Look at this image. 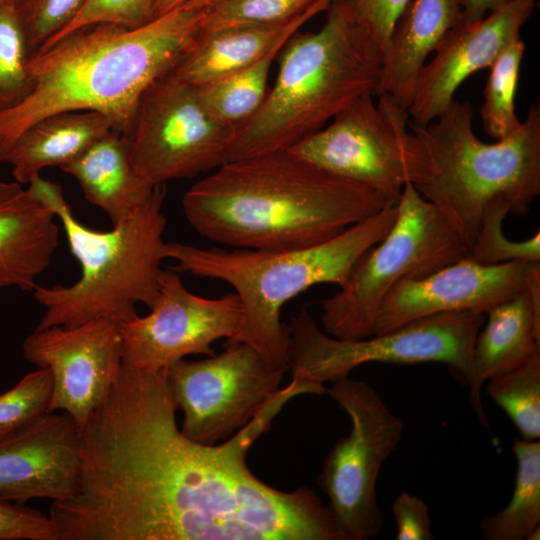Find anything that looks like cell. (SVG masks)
Segmentation results:
<instances>
[{"mask_svg":"<svg viewBox=\"0 0 540 540\" xmlns=\"http://www.w3.org/2000/svg\"><path fill=\"white\" fill-rule=\"evenodd\" d=\"M511 449L517 461L512 497L480 521L485 540H526L540 526V441L516 438Z\"/></svg>","mask_w":540,"mask_h":540,"instance_id":"d4e9b609","label":"cell"},{"mask_svg":"<svg viewBox=\"0 0 540 540\" xmlns=\"http://www.w3.org/2000/svg\"><path fill=\"white\" fill-rule=\"evenodd\" d=\"M79 428L66 412H47L0 442V499L64 500L80 473Z\"/></svg>","mask_w":540,"mask_h":540,"instance_id":"ac0fdd59","label":"cell"},{"mask_svg":"<svg viewBox=\"0 0 540 540\" xmlns=\"http://www.w3.org/2000/svg\"><path fill=\"white\" fill-rule=\"evenodd\" d=\"M28 184V190L55 213L81 268L79 279L69 286L37 285L33 289L34 299L45 308L35 329L74 327L95 319L121 325L138 316V304L150 308L166 259L165 184L158 185L143 206L108 231L82 224L59 184L40 174Z\"/></svg>","mask_w":540,"mask_h":540,"instance_id":"8992f818","label":"cell"},{"mask_svg":"<svg viewBox=\"0 0 540 540\" xmlns=\"http://www.w3.org/2000/svg\"><path fill=\"white\" fill-rule=\"evenodd\" d=\"M391 204L288 150L226 162L182 198L188 223L205 239L271 251L320 244Z\"/></svg>","mask_w":540,"mask_h":540,"instance_id":"7a4b0ae2","label":"cell"},{"mask_svg":"<svg viewBox=\"0 0 540 540\" xmlns=\"http://www.w3.org/2000/svg\"><path fill=\"white\" fill-rule=\"evenodd\" d=\"M52 375L47 368L26 374L13 388L0 394V442L48 412Z\"/></svg>","mask_w":540,"mask_h":540,"instance_id":"1f68e13d","label":"cell"},{"mask_svg":"<svg viewBox=\"0 0 540 540\" xmlns=\"http://www.w3.org/2000/svg\"><path fill=\"white\" fill-rule=\"evenodd\" d=\"M524 0H462L461 20L473 23L487 14Z\"/></svg>","mask_w":540,"mask_h":540,"instance_id":"74e56055","label":"cell"},{"mask_svg":"<svg viewBox=\"0 0 540 540\" xmlns=\"http://www.w3.org/2000/svg\"><path fill=\"white\" fill-rule=\"evenodd\" d=\"M201 19L202 10L180 7L137 28L86 26L37 50L32 90L0 112V158L36 122L62 112H99L128 137L142 94L190 48Z\"/></svg>","mask_w":540,"mask_h":540,"instance_id":"3957f363","label":"cell"},{"mask_svg":"<svg viewBox=\"0 0 540 540\" xmlns=\"http://www.w3.org/2000/svg\"><path fill=\"white\" fill-rule=\"evenodd\" d=\"M473 347L475 386L523 364L540 349V284L494 306Z\"/></svg>","mask_w":540,"mask_h":540,"instance_id":"603a6c76","label":"cell"},{"mask_svg":"<svg viewBox=\"0 0 540 540\" xmlns=\"http://www.w3.org/2000/svg\"><path fill=\"white\" fill-rule=\"evenodd\" d=\"M525 52L521 36L514 39L489 68L481 118L485 132L499 140L521 124L515 112V94Z\"/></svg>","mask_w":540,"mask_h":540,"instance_id":"83f0119b","label":"cell"},{"mask_svg":"<svg viewBox=\"0 0 540 540\" xmlns=\"http://www.w3.org/2000/svg\"><path fill=\"white\" fill-rule=\"evenodd\" d=\"M289 38L279 41L248 66L195 87L206 110L221 123L232 127H238L249 120L268 93L267 83L272 63Z\"/></svg>","mask_w":540,"mask_h":540,"instance_id":"484cf974","label":"cell"},{"mask_svg":"<svg viewBox=\"0 0 540 540\" xmlns=\"http://www.w3.org/2000/svg\"><path fill=\"white\" fill-rule=\"evenodd\" d=\"M286 372L251 345L233 340L218 355L177 361L167 379L176 410L184 415L182 434L206 445L229 439L277 394Z\"/></svg>","mask_w":540,"mask_h":540,"instance_id":"4fadbf2b","label":"cell"},{"mask_svg":"<svg viewBox=\"0 0 540 540\" xmlns=\"http://www.w3.org/2000/svg\"><path fill=\"white\" fill-rule=\"evenodd\" d=\"M387 234L356 263L344 287L321 302L324 332L342 340L372 335L383 299L405 279H418L468 256L451 221L411 184L396 203Z\"/></svg>","mask_w":540,"mask_h":540,"instance_id":"9c48e42d","label":"cell"},{"mask_svg":"<svg viewBox=\"0 0 540 540\" xmlns=\"http://www.w3.org/2000/svg\"><path fill=\"white\" fill-rule=\"evenodd\" d=\"M487 395L507 414L522 439L540 438V349L523 364L487 381Z\"/></svg>","mask_w":540,"mask_h":540,"instance_id":"4316f807","label":"cell"},{"mask_svg":"<svg viewBox=\"0 0 540 540\" xmlns=\"http://www.w3.org/2000/svg\"><path fill=\"white\" fill-rule=\"evenodd\" d=\"M328 394L348 414L351 429L327 453L317 477L346 540L376 538L383 527L377 500L381 467L400 443L404 425L364 381L349 376L329 382Z\"/></svg>","mask_w":540,"mask_h":540,"instance_id":"8fae6325","label":"cell"},{"mask_svg":"<svg viewBox=\"0 0 540 540\" xmlns=\"http://www.w3.org/2000/svg\"><path fill=\"white\" fill-rule=\"evenodd\" d=\"M485 314L476 311L443 312L411 321L382 334L342 340L322 331L303 308L291 321L292 378L324 384L348 376L360 365L442 363L469 388L472 409L486 428V419L473 373V347Z\"/></svg>","mask_w":540,"mask_h":540,"instance_id":"ba28073f","label":"cell"},{"mask_svg":"<svg viewBox=\"0 0 540 540\" xmlns=\"http://www.w3.org/2000/svg\"><path fill=\"white\" fill-rule=\"evenodd\" d=\"M391 204L336 237L290 250L199 248L166 242L165 256L177 272L217 279L233 287L242 306L231 339L254 347L272 364L290 369V327L281 320L283 306L310 287L347 283L359 259L387 234L397 217Z\"/></svg>","mask_w":540,"mask_h":540,"instance_id":"5b68a950","label":"cell"},{"mask_svg":"<svg viewBox=\"0 0 540 540\" xmlns=\"http://www.w3.org/2000/svg\"><path fill=\"white\" fill-rule=\"evenodd\" d=\"M536 0H524L487 14L473 23L462 20L441 40L420 70L408 114L427 125L455 100L460 85L477 71L490 68L502 51L520 37Z\"/></svg>","mask_w":540,"mask_h":540,"instance_id":"e0dca14e","label":"cell"},{"mask_svg":"<svg viewBox=\"0 0 540 540\" xmlns=\"http://www.w3.org/2000/svg\"><path fill=\"white\" fill-rule=\"evenodd\" d=\"M22 352L28 362L51 372L48 412L68 413L79 431L106 399L123 366L119 325L104 319L35 329L23 341Z\"/></svg>","mask_w":540,"mask_h":540,"instance_id":"9a60e30c","label":"cell"},{"mask_svg":"<svg viewBox=\"0 0 540 540\" xmlns=\"http://www.w3.org/2000/svg\"><path fill=\"white\" fill-rule=\"evenodd\" d=\"M60 169L77 180L86 200L113 225L143 206L158 186L136 172L128 138L114 130Z\"/></svg>","mask_w":540,"mask_h":540,"instance_id":"7402d4cb","label":"cell"},{"mask_svg":"<svg viewBox=\"0 0 540 540\" xmlns=\"http://www.w3.org/2000/svg\"><path fill=\"white\" fill-rule=\"evenodd\" d=\"M189 0H156L154 6V19L180 8Z\"/></svg>","mask_w":540,"mask_h":540,"instance_id":"f35d334b","label":"cell"},{"mask_svg":"<svg viewBox=\"0 0 540 540\" xmlns=\"http://www.w3.org/2000/svg\"><path fill=\"white\" fill-rule=\"evenodd\" d=\"M237 127L215 119L172 71L142 94L127 137L136 172L153 185L192 178L226 161Z\"/></svg>","mask_w":540,"mask_h":540,"instance_id":"7c38bea8","label":"cell"},{"mask_svg":"<svg viewBox=\"0 0 540 540\" xmlns=\"http://www.w3.org/2000/svg\"><path fill=\"white\" fill-rule=\"evenodd\" d=\"M509 213L510 206L502 198L485 206L476 240L467 257L485 265L512 261L540 262L539 231L523 241L508 239L503 232V221Z\"/></svg>","mask_w":540,"mask_h":540,"instance_id":"4dcf8cb0","label":"cell"},{"mask_svg":"<svg viewBox=\"0 0 540 540\" xmlns=\"http://www.w3.org/2000/svg\"><path fill=\"white\" fill-rule=\"evenodd\" d=\"M540 539V526L533 529L528 535L526 540H539Z\"/></svg>","mask_w":540,"mask_h":540,"instance_id":"60d3db41","label":"cell"},{"mask_svg":"<svg viewBox=\"0 0 540 540\" xmlns=\"http://www.w3.org/2000/svg\"><path fill=\"white\" fill-rule=\"evenodd\" d=\"M86 0H23L19 9L31 53L63 30Z\"/></svg>","mask_w":540,"mask_h":540,"instance_id":"836d02e7","label":"cell"},{"mask_svg":"<svg viewBox=\"0 0 540 540\" xmlns=\"http://www.w3.org/2000/svg\"><path fill=\"white\" fill-rule=\"evenodd\" d=\"M461 15L462 0H409L383 49L375 96L387 94L408 111L420 70Z\"/></svg>","mask_w":540,"mask_h":540,"instance_id":"ffe728a7","label":"cell"},{"mask_svg":"<svg viewBox=\"0 0 540 540\" xmlns=\"http://www.w3.org/2000/svg\"><path fill=\"white\" fill-rule=\"evenodd\" d=\"M0 540H58V534L49 515L0 499Z\"/></svg>","mask_w":540,"mask_h":540,"instance_id":"e575fe53","label":"cell"},{"mask_svg":"<svg viewBox=\"0 0 540 540\" xmlns=\"http://www.w3.org/2000/svg\"><path fill=\"white\" fill-rule=\"evenodd\" d=\"M473 107L454 100L434 121L408 128L421 140L430 170L414 187L457 228L469 250L485 206L502 198L510 214L526 216L540 194V104L531 103L520 126L485 143L473 130Z\"/></svg>","mask_w":540,"mask_h":540,"instance_id":"52a82bcc","label":"cell"},{"mask_svg":"<svg viewBox=\"0 0 540 540\" xmlns=\"http://www.w3.org/2000/svg\"><path fill=\"white\" fill-rule=\"evenodd\" d=\"M537 279L540 262L485 265L466 256L425 277L397 283L380 305L372 335L443 312L468 310L486 314L528 290Z\"/></svg>","mask_w":540,"mask_h":540,"instance_id":"2e32d148","label":"cell"},{"mask_svg":"<svg viewBox=\"0 0 540 540\" xmlns=\"http://www.w3.org/2000/svg\"><path fill=\"white\" fill-rule=\"evenodd\" d=\"M397 540H433L431 517L426 502L401 491L391 505Z\"/></svg>","mask_w":540,"mask_h":540,"instance_id":"8d00e7d4","label":"cell"},{"mask_svg":"<svg viewBox=\"0 0 540 540\" xmlns=\"http://www.w3.org/2000/svg\"><path fill=\"white\" fill-rule=\"evenodd\" d=\"M409 0H346L355 19L383 52L394 23Z\"/></svg>","mask_w":540,"mask_h":540,"instance_id":"d590c367","label":"cell"},{"mask_svg":"<svg viewBox=\"0 0 540 540\" xmlns=\"http://www.w3.org/2000/svg\"><path fill=\"white\" fill-rule=\"evenodd\" d=\"M2 1H6V2H10V3H14V4L19 5L23 0H2Z\"/></svg>","mask_w":540,"mask_h":540,"instance_id":"b9f144b4","label":"cell"},{"mask_svg":"<svg viewBox=\"0 0 540 540\" xmlns=\"http://www.w3.org/2000/svg\"><path fill=\"white\" fill-rule=\"evenodd\" d=\"M212 1L214 0H189L181 7L188 8V9L201 10L205 8L207 5H209Z\"/></svg>","mask_w":540,"mask_h":540,"instance_id":"ab89813d","label":"cell"},{"mask_svg":"<svg viewBox=\"0 0 540 540\" xmlns=\"http://www.w3.org/2000/svg\"><path fill=\"white\" fill-rule=\"evenodd\" d=\"M51 208L17 181H0V289L33 291L59 243Z\"/></svg>","mask_w":540,"mask_h":540,"instance_id":"d6986e66","label":"cell"},{"mask_svg":"<svg viewBox=\"0 0 540 540\" xmlns=\"http://www.w3.org/2000/svg\"><path fill=\"white\" fill-rule=\"evenodd\" d=\"M312 392L292 379L246 426L206 445L179 429L167 369L122 366L80 429L75 491L49 508L58 540H345L314 490L275 489L246 461L288 400Z\"/></svg>","mask_w":540,"mask_h":540,"instance_id":"6da1fadb","label":"cell"},{"mask_svg":"<svg viewBox=\"0 0 540 540\" xmlns=\"http://www.w3.org/2000/svg\"><path fill=\"white\" fill-rule=\"evenodd\" d=\"M155 1L86 0L74 19L39 49L52 44L77 29L95 24L109 23L128 28L143 26L154 19Z\"/></svg>","mask_w":540,"mask_h":540,"instance_id":"d6a6232c","label":"cell"},{"mask_svg":"<svg viewBox=\"0 0 540 540\" xmlns=\"http://www.w3.org/2000/svg\"><path fill=\"white\" fill-rule=\"evenodd\" d=\"M367 94L304 137L289 152L335 176L364 185L393 203L421 182L430 163L409 114L391 96Z\"/></svg>","mask_w":540,"mask_h":540,"instance_id":"30bf717a","label":"cell"},{"mask_svg":"<svg viewBox=\"0 0 540 540\" xmlns=\"http://www.w3.org/2000/svg\"><path fill=\"white\" fill-rule=\"evenodd\" d=\"M113 130L112 121L99 112L53 114L28 128L0 162L12 167L15 181L28 184L42 169L70 163Z\"/></svg>","mask_w":540,"mask_h":540,"instance_id":"cb8c5ba5","label":"cell"},{"mask_svg":"<svg viewBox=\"0 0 540 540\" xmlns=\"http://www.w3.org/2000/svg\"><path fill=\"white\" fill-rule=\"evenodd\" d=\"M277 58L275 83L237 127L225 163L288 150L358 98L376 94L382 51L346 0H333L322 27L294 33Z\"/></svg>","mask_w":540,"mask_h":540,"instance_id":"277c9868","label":"cell"},{"mask_svg":"<svg viewBox=\"0 0 540 540\" xmlns=\"http://www.w3.org/2000/svg\"><path fill=\"white\" fill-rule=\"evenodd\" d=\"M31 55L19 5L0 0V112L32 90Z\"/></svg>","mask_w":540,"mask_h":540,"instance_id":"f1b7e54d","label":"cell"},{"mask_svg":"<svg viewBox=\"0 0 540 540\" xmlns=\"http://www.w3.org/2000/svg\"><path fill=\"white\" fill-rule=\"evenodd\" d=\"M242 306L237 294L205 298L190 292L178 272L162 269L156 298L146 316L119 325L126 368L168 369L188 355H215L211 345L238 331Z\"/></svg>","mask_w":540,"mask_h":540,"instance_id":"5bb4252c","label":"cell"},{"mask_svg":"<svg viewBox=\"0 0 540 540\" xmlns=\"http://www.w3.org/2000/svg\"><path fill=\"white\" fill-rule=\"evenodd\" d=\"M332 0H214L202 10L201 31L284 24Z\"/></svg>","mask_w":540,"mask_h":540,"instance_id":"f546056e","label":"cell"},{"mask_svg":"<svg viewBox=\"0 0 540 540\" xmlns=\"http://www.w3.org/2000/svg\"><path fill=\"white\" fill-rule=\"evenodd\" d=\"M330 4H317L284 24L200 30L171 71L194 87L213 82L258 60Z\"/></svg>","mask_w":540,"mask_h":540,"instance_id":"44dd1931","label":"cell"}]
</instances>
